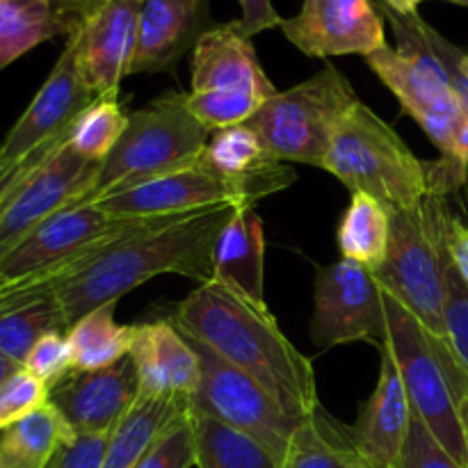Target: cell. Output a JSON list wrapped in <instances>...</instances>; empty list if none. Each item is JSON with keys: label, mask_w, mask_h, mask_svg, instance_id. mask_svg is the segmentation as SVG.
Segmentation results:
<instances>
[{"label": "cell", "mask_w": 468, "mask_h": 468, "mask_svg": "<svg viewBox=\"0 0 468 468\" xmlns=\"http://www.w3.org/2000/svg\"><path fill=\"white\" fill-rule=\"evenodd\" d=\"M208 133L187 108V94L169 91L158 96L128 114L122 140L101 163L94 187L82 201L94 204L190 167L204 154Z\"/></svg>", "instance_id": "obj_6"}, {"label": "cell", "mask_w": 468, "mask_h": 468, "mask_svg": "<svg viewBox=\"0 0 468 468\" xmlns=\"http://www.w3.org/2000/svg\"><path fill=\"white\" fill-rule=\"evenodd\" d=\"M359 101L334 64L286 91H277L247 122L277 163L323 167L338 126Z\"/></svg>", "instance_id": "obj_10"}, {"label": "cell", "mask_w": 468, "mask_h": 468, "mask_svg": "<svg viewBox=\"0 0 468 468\" xmlns=\"http://www.w3.org/2000/svg\"><path fill=\"white\" fill-rule=\"evenodd\" d=\"M451 3H455V5H464V7H468V0H451Z\"/></svg>", "instance_id": "obj_47"}, {"label": "cell", "mask_w": 468, "mask_h": 468, "mask_svg": "<svg viewBox=\"0 0 468 468\" xmlns=\"http://www.w3.org/2000/svg\"><path fill=\"white\" fill-rule=\"evenodd\" d=\"M99 0H0V69L55 37H71Z\"/></svg>", "instance_id": "obj_22"}, {"label": "cell", "mask_w": 468, "mask_h": 468, "mask_svg": "<svg viewBox=\"0 0 468 468\" xmlns=\"http://www.w3.org/2000/svg\"><path fill=\"white\" fill-rule=\"evenodd\" d=\"M199 163L222 176L245 178L277 160L270 158L254 128L247 123H238V126L213 133Z\"/></svg>", "instance_id": "obj_31"}, {"label": "cell", "mask_w": 468, "mask_h": 468, "mask_svg": "<svg viewBox=\"0 0 468 468\" xmlns=\"http://www.w3.org/2000/svg\"><path fill=\"white\" fill-rule=\"evenodd\" d=\"M76 439L62 414L48 402L0 430V468H50L58 452Z\"/></svg>", "instance_id": "obj_25"}, {"label": "cell", "mask_w": 468, "mask_h": 468, "mask_svg": "<svg viewBox=\"0 0 468 468\" xmlns=\"http://www.w3.org/2000/svg\"><path fill=\"white\" fill-rule=\"evenodd\" d=\"M282 468H370V464L356 451L350 430L318 407L292 434Z\"/></svg>", "instance_id": "obj_26"}, {"label": "cell", "mask_w": 468, "mask_h": 468, "mask_svg": "<svg viewBox=\"0 0 468 468\" xmlns=\"http://www.w3.org/2000/svg\"><path fill=\"white\" fill-rule=\"evenodd\" d=\"M323 169L347 190L364 192L388 208H414L425 197L460 190L468 174L451 160H420L400 135L366 103L356 101L338 126Z\"/></svg>", "instance_id": "obj_3"}, {"label": "cell", "mask_w": 468, "mask_h": 468, "mask_svg": "<svg viewBox=\"0 0 468 468\" xmlns=\"http://www.w3.org/2000/svg\"><path fill=\"white\" fill-rule=\"evenodd\" d=\"M169 320L256 379L295 419H309L320 407L314 364L288 341L268 304L208 282L178 302Z\"/></svg>", "instance_id": "obj_2"}, {"label": "cell", "mask_w": 468, "mask_h": 468, "mask_svg": "<svg viewBox=\"0 0 468 468\" xmlns=\"http://www.w3.org/2000/svg\"><path fill=\"white\" fill-rule=\"evenodd\" d=\"M311 343L329 350L347 343H387L388 324L382 286L373 270L341 259L315 274Z\"/></svg>", "instance_id": "obj_13"}, {"label": "cell", "mask_w": 468, "mask_h": 468, "mask_svg": "<svg viewBox=\"0 0 468 468\" xmlns=\"http://www.w3.org/2000/svg\"><path fill=\"white\" fill-rule=\"evenodd\" d=\"M50 388L26 368H18L0 384V430L48 405Z\"/></svg>", "instance_id": "obj_33"}, {"label": "cell", "mask_w": 468, "mask_h": 468, "mask_svg": "<svg viewBox=\"0 0 468 468\" xmlns=\"http://www.w3.org/2000/svg\"><path fill=\"white\" fill-rule=\"evenodd\" d=\"M96 101L78 69L76 48L67 39L58 62L26 112L16 119L0 144V163H21L50 142L67 137L76 119Z\"/></svg>", "instance_id": "obj_15"}, {"label": "cell", "mask_w": 468, "mask_h": 468, "mask_svg": "<svg viewBox=\"0 0 468 468\" xmlns=\"http://www.w3.org/2000/svg\"><path fill=\"white\" fill-rule=\"evenodd\" d=\"M195 430V466L199 468H282V460L250 434L210 416L190 414Z\"/></svg>", "instance_id": "obj_29"}, {"label": "cell", "mask_w": 468, "mask_h": 468, "mask_svg": "<svg viewBox=\"0 0 468 468\" xmlns=\"http://www.w3.org/2000/svg\"><path fill=\"white\" fill-rule=\"evenodd\" d=\"M446 332L448 346L468 378V286L448 251L446 259Z\"/></svg>", "instance_id": "obj_34"}, {"label": "cell", "mask_w": 468, "mask_h": 468, "mask_svg": "<svg viewBox=\"0 0 468 468\" xmlns=\"http://www.w3.org/2000/svg\"><path fill=\"white\" fill-rule=\"evenodd\" d=\"M149 219L154 218H112L90 201L58 210L0 261V309L48 295L85 261Z\"/></svg>", "instance_id": "obj_4"}, {"label": "cell", "mask_w": 468, "mask_h": 468, "mask_svg": "<svg viewBox=\"0 0 468 468\" xmlns=\"http://www.w3.org/2000/svg\"><path fill=\"white\" fill-rule=\"evenodd\" d=\"M128 114L117 96L96 99L69 131V146L91 163H103L126 131Z\"/></svg>", "instance_id": "obj_32"}, {"label": "cell", "mask_w": 468, "mask_h": 468, "mask_svg": "<svg viewBox=\"0 0 468 468\" xmlns=\"http://www.w3.org/2000/svg\"><path fill=\"white\" fill-rule=\"evenodd\" d=\"M466 69H468V55H466Z\"/></svg>", "instance_id": "obj_48"}, {"label": "cell", "mask_w": 468, "mask_h": 468, "mask_svg": "<svg viewBox=\"0 0 468 468\" xmlns=\"http://www.w3.org/2000/svg\"><path fill=\"white\" fill-rule=\"evenodd\" d=\"M419 30L420 35H423L425 44L430 46V50H432V53L439 58V62L443 64V69H446L448 78H451L452 82V90L457 91L462 105L468 110V69H466L468 53H464L462 48H457L452 41H448L441 32L434 30V27L430 26V23H425L420 16H419Z\"/></svg>", "instance_id": "obj_38"}, {"label": "cell", "mask_w": 468, "mask_h": 468, "mask_svg": "<svg viewBox=\"0 0 468 468\" xmlns=\"http://www.w3.org/2000/svg\"><path fill=\"white\" fill-rule=\"evenodd\" d=\"M279 27L309 58H368L387 46L384 16L370 0H302L300 12Z\"/></svg>", "instance_id": "obj_16"}, {"label": "cell", "mask_w": 468, "mask_h": 468, "mask_svg": "<svg viewBox=\"0 0 468 468\" xmlns=\"http://www.w3.org/2000/svg\"><path fill=\"white\" fill-rule=\"evenodd\" d=\"M213 282L233 288L247 300L265 304L263 219L254 206H236L213 250Z\"/></svg>", "instance_id": "obj_23"}, {"label": "cell", "mask_w": 468, "mask_h": 468, "mask_svg": "<svg viewBox=\"0 0 468 468\" xmlns=\"http://www.w3.org/2000/svg\"><path fill=\"white\" fill-rule=\"evenodd\" d=\"M448 215V195L441 192L425 197L414 208H391L387 259L373 274L379 286L423 324L439 350L455 356L446 332Z\"/></svg>", "instance_id": "obj_5"}, {"label": "cell", "mask_w": 468, "mask_h": 468, "mask_svg": "<svg viewBox=\"0 0 468 468\" xmlns=\"http://www.w3.org/2000/svg\"><path fill=\"white\" fill-rule=\"evenodd\" d=\"M457 163L468 174V110L464 108L460 131H457Z\"/></svg>", "instance_id": "obj_43"}, {"label": "cell", "mask_w": 468, "mask_h": 468, "mask_svg": "<svg viewBox=\"0 0 468 468\" xmlns=\"http://www.w3.org/2000/svg\"><path fill=\"white\" fill-rule=\"evenodd\" d=\"M18 368H21V366H16L12 359H7L5 355H0V384H3L5 379H7L9 375H12L14 370H18Z\"/></svg>", "instance_id": "obj_45"}, {"label": "cell", "mask_w": 468, "mask_h": 468, "mask_svg": "<svg viewBox=\"0 0 468 468\" xmlns=\"http://www.w3.org/2000/svg\"><path fill=\"white\" fill-rule=\"evenodd\" d=\"M446 245L448 251H451L452 263L460 270L462 279H464V283L468 286V222L455 213L448 215Z\"/></svg>", "instance_id": "obj_42"}, {"label": "cell", "mask_w": 468, "mask_h": 468, "mask_svg": "<svg viewBox=\"0 0 468 468\" xmlns=\"http://www.w3.org/2000/svg\"><path fill=\"white\" fill-rule=\"evenodd\" d=\"M140 396L131 356L91 373H71L50 388L48 402L62 414L76 437L110 434Z\"/></svg>", "instance_id": "obj_18"}, {"label": "cell", "mask_w": 468, "mask_h": 468, "mask_svg": "<svg viewBox=\"0 0 468 468\" xmlns=\"http://www.w3.org/2000/svg\"><path fill=\"white\" fill-rule=\"evenodd\" d=\"M67 137H59V140L41 146L39 151L27 155V158L21 160V163H0V210H3V206L7 204L9 197L14 195V190H16V187L21 186V183L26 181V178L30 176V174L35 172V169L39 167V165L44 163V160L48 158L59 144H62V142H67Z\"/></svg>", "instance_id": "obj_40"}, {"label": "cell", "mask_w": 468, "mask_h": 468, "mask_svg": "<svg viewBox=\"0 0 468 468\" xmlns=\"http://www.w3.org/2000/svg\"><path fill=\"white\" fill-rule=\"evenodd\" d=\"M292 183L295 172L286 163H270L245 178H229L197 160L181 172L154 178L94 204L112 218H172L222 204L256 206Z\"/></svg>", "instance_id": "obj_11"}, {"label": "cell", "mask_w": 468, "mask_h": 468, "mask_svg": "<svg viewBox=\"0 0 468 468\" xmlns=\"http://www.w3.org/2000/svg\"><path fill=\"white\" fill-rule=\"evenodd\" d=\"M195 466V430L190 411L174 420L135 468H192Z\"/></svg>", "instance_id": "obj_35"}, {"label": "cell", "mask_w": 468, "mask_h": 468, "mask_svg": "<svg viewBox=\"0 0 468 468\" xmlns=\"http://www.w3.org/2000/svg\"><path fill=\"white\" fill-rule=\"evenodd\" d=\"M128 356L135 364L140 396L192 398L199 388V356L172 320L135 324Z\"/></svg>", "instance_id": "obj_21"}, {"label": "cell", "mask_w": 468, "mask_h": 468, "mask_svg": "<svg viewBox=\"0 0 468 468\" xmlns=\"http://www.w3.org/2000/svg\"><path fill=\"white\" fill-rule=\"evenodd\" d=\"M210 27V0H142L131 76L174 73Z\"/></svg>", "instance_id": "obj_19"}, {"label": "cell", "mask_w": 468, "mask_h": 468, "mask_svg": "<svg viewBox=\"0 0 468 468\" xmlns=\"http://www.w3.org/2000/svg\"><path fill=\"white\" fill-rule=\"evenodd\" d=\"M242 7V16L238 18L240 30L247 37H254L259 32L270 30V27L282 26L283 18L274 9L272 0H238Z\"/></svg>", "instance_id": "obj_41"}, {"label": "cell", "mask_w": 468, "mask_h": 468, "mask_svg": "<svg viewBox=\"0 0 468 468\" xmlns=\"http://www.w3.org/2000/svg\"><path fill=\"white\" fill-rule=\"evenodd\" d=\"M384 21L391 26L398 48L384 46L368 55L366 62L375 76L393 91L402 110L419 123L425 135L434 142L441 158L457 163V131H460L464 105L452 90L446 69L425 44L419 30V14L402 16L393 9L378 5Z\"/></svg>", "instance_id": "obj_8"}, {"label": "cell", "mask_w": 468, "mask_h": 468, "mask_svg": "<svg viewBox=\"0 0 468 468\" xmlns=\"http://www.w3.org/2000/svg\"><path fill=\"white\" fill-rule=\"evenodd\" d=\"M187 108L208 131L247 123L277 87L240 23H215L192 50Z\"/></svg>", "instance_id": "obj_9"}, {"label": "cell", "mask_w": 468, "mask_h": 468, "mask_svg": "<svg viewBox=\"0 0 468 468\" xmlns=\"http://www.w3.org/2000/svg\"><path fill=\"white\" fill-rule=\"evenodd\" d=\"M110 434H90V437H78L76 441L67 443L50 468H101L105 443Z\"/></svg>", "instance_id": "obj_39"}, {"label": "cell", "mask_w": 468, "mask_h": 468, "mask_svg": "<svg viewBox=\"0 0 468 468\" xmlns=\"http://www.w3.org/2000/svg\"><path fill=\"white\" fill-rule=\"evenodd\" d=\"M187 411L190 398L137 396L135 405L110 432L101 468H135L155 439Z\"/></svg>", "instance_id": "obj_24"}, {"label": "cell", "mask_w": 468, "mask_h": 468, "mask_svg": "<svg viewBox=\"0 0 468 468\" xmlns=\"http://www.w3.org/2000/svg\"><path fill=\"white\" fill-rule=\"evenodd\" d=\"M460 414H462V420H464L466 437H468V391L460 398Z\"/></svg>", "instance_id": "obj_46"}, {"label": "cell", "mask_w": 468, "mask_h": 468, "mask_svg": "<svg viewBox=\"0 0 468 468\" xmlns=\"http://www.w3.org/2000/svg\"><path fill=\"white\" fill-rule=\"evenodd\" d=\"M382 300L388 324L387 346L396 359L411 411L423 420L443 451L468 468V437L460 414V396L468 388L464 370L455 356L439 350L423 324L384 288Z\"/></svg>", "instance_id": "obj_7"}, {"label": "cell", "mask_w": 468, "mask_h": 468, "mask_svg": "<svg viewBox=\"0 0 468 468\" xmlns=\"http://www.w3.org/2000/svg\"><path fill=\"white\" fill-rule=\"evenodd\" d=\"M410 396L387 343L379 346V375L375 391L361 407L350 437L370 468H396L411 428Z\"/></svg>", "instance_id": "obj_20"}, {"label": "cell", "mask_w": 468, "mask_h": 468, "mask_svg": "<svg viewBox=\"0 0 468 468\" xmlns=\"http://www.w3.org/2000/svg\"><path fill=\"white\" fill-rule=\"evenodd\" d=\"M50 332L67 334V324L53 295L30 297L0 309V355L21 368L35 343Z\"/></svg>", "instance_id": "obj_30"}, {"label": "cell", "mask_w": 468, "mask_h": 468, "mask_svg": "<svg viewBox=\"0 0 468 468\" xmlns=\"http://www.w3.org/2000/svg\"><path fill=\"white\" fill-rule=\"evenodd\" d=\"M114 306H99L67 329L76 373L110 368L131 355L135 324H119L114 320Z\"/></svg>", "instance_id": "obj_27"}, {"label": "cell", "mask_w": 468, "mask_h": 468, "mask_svg": "<svg viewBox=\"0 0 468 468\" xmlns=\"http://www.w3.org/2000/svg\"><path fill=\"white\" fill-rule=\"evenodd\" d=\"M233 208L236 204H222L154 218L103 247L48 292L58 302L67 329L99 306L117 304L119 297L160 274H181L197 283L213 282L215 240Z\"/></svg>", "instance_id": "obj_1"}, {"label": "cell", "mask_w": 468, "mask_h": 468, "mask_svg": "<svg viewBox=\"0 0 468 468\" xmlns=\"http://www.w3.org/2000/svg\"><path fill=\"white\" fill-rule=\"evenodd\" d=\"M142 0H99L71 37L78 69L101 96H117L123 76H131L137 46V21Z\"/></svg>", "instance_id": "obj_17"}, {"label": "cell", "mask_w": 468, "mask_h": 468, "mask_svg": "<svg viewBox=\"0 0 468 468\" xmlns=\"http://www.w3.org/2000/svg\"><path fill=\"white\" fill-rule=\"evenodd\" d=\"M379 3L396 14H402V16H414V14H419V5L425 0H379Z\"/></svg>", "instance_id": "obj_44"}, {"label": "cell", "mask_w": 468, "mask_h": 468, "mask_svg": "<svg viewBox=\"0 0 468 468\" xmlns=\"http://www.w3.org/2000/svg\"><path fill=\"white\" fill-rule=\"evenodd\" d=\"M199 356V388L190 398V414L210 416L233 430L250 434L283 462L292 434L302 420L283 410L256 379L238 370L210 347L186 336Z\"/></svg>", "instance_id": "obj_12"}, {"label": "cell", "mask_w": 468, "mask_h": 468, "mask_svg": "<svg viewBox=\"0 0 468 468\" xmlns=\"http://www.w3.org/2000/svg\"><path fill=\"white\" fill-rule=\"evenodd\" d=\"M99 163L82 158L62 142L21 186L0 210V261L30 236L44 219L82 201L94 187Z\"/></svg>", "instance_id": "obj_14"}, {"label": "cell", "mask_w": 468, "mask_h": 468, "mask_svg": "<svg viewBox=\"0 0 468 468\" xmlns=\"http://www.w3.org/2000/svg\"><path fill=\"white\" fill-rule=\"evenodd\" d=\"M391 240V208L375 197L355 192L336 231V245L343 259L368 270L384 263Z\"/></svg>", "instance_id": "obj_28"}, {"label": "cell", "mask_w": 468, "mask_h": 468, "mask_svg": "<svg viewBox=\"0 0 468 468\" xmlns=\"http://www.w3.org/2000/svg\"><path fill=\"white\" fill-rule=\"evenodd\" d=\"M23 368L53 388L73 370L71 346L64 332H50L35 343Z\"/></svg>", "instance_id": "obj_36"}, {"label": "cell", "mask_w": 468, "mask_h": 468, "mask_svg": "<svg viewBox=\"0 0 468 468\" xmlns=\"http://www.w3.org/2000/svg\"><path fill=\"white\" fill-rule=\"evenodd\" d=\"M396 468H464L457 464L441 443L430 434L419 416H411V428L407 434V443Z\"/></svg>", "instance_id": "obj_37"}]
</instances>
